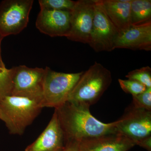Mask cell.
Segmentation results:
<instances>
[{"mask_svg": "<svg viewBox=\"0 0 151 151\" xmlns=\"http://www.w3.org/2000/svg\"><path fill=\"white\" fill-rule=\"evenodd\" d=\"M42 108H57L67 101L68 96L84 71L75 73L56 72L45 68Z\"/></svg>", "mask_w": 151, "mask_h": 151, "instance_id": "277c9868", "label": "cell"}, {"mask_svg": "<svg viewBox=\"0 0 151 151\" xmlns=\"http://www.w3.org/2000/svg\"><path fill=\"white\" fill-rule=\"evenodd\" d=\"M132 25H138L151 22V0H132Z\"/></svg>", "mask_w": 151, "mask_h": 151, "instance_id": "9a60e30c", "label": "cell"}, {"mask_svg": "<svg viewBox=\"0 0 151 151\" xmlns=\"http://www.w3.org/2000/svg\"><path fill=\"white\" fill-rule=\"evenodd\" d=\"M112 81L110 70L96 61L83 72L67 101L89 106L94 105L99 101Z\"/></svg>", "mask_w": 151, "mask_h": 151, "instance_id": "3957f363", "label": "cell"}, {"mask_svg": "<svg viewBox=\"0 0 151 151\" xmlns=\"http://www.w3.org/2000/svg\"><path fill=\"white\" fill-rule=\"evenodd\" d=\"M4 37L0 34V66L2 67H5V65L4 63L3 62L2 60V58L1 56V43L2 40Z\"/></svg>", "mask_w": 151, "mask_h": 151, "instance_id": "603a6c76", "label": "cell"}, {"mask_svg": "<svg viewBox=\"0 0 151 151\" xmlns=\"http://www.w3.org/2000/svg\"><path fill=\"white\" fill-rule=\"evenodd\" d=\"M40 9L70 11L73 8L76 1L71 0H39Z\"/></svg>", "mask_w": 151, "mask_h": 151, "instance_id": "e0dca14e", "label": "cell"}, {"mask_svg": "<svg viewBox=\"0 0 151 151\" xmlns=\"http://www.w3.org/2000/svg\"><path fill=\"white\" fill-rule=\"evenodd\" d=\"M118 48L151 50V22L138 25H132L120 32L114 45V50Z\"/></svg>", "mask_w": 151, "mask_h": 151, "instance_id": "7c38bea8", "label": "cell"}, {"mask_svg": "<svg viewBox=\"0 0 151 151\" xmlns=\"http://www.w3.org/2000/svg\"><path fill=\"white\" fill-rule=\"evenodd\" d=\"M136 145L145 149L148 151H151V135L139 141Z\"/></svg>", "mask_w": 151, "mask_h": 151, "instance_id": "7402d4cb", "label": "cell"}, {"mask_svg": "<svg viewBox=\"0 0 151 151\" xmlns=\"http://www.w3.org/2000/svg\"><path fill=\"white\" fill-rule=\"evenodd\" d=\"M36 27L41 32L51 37H66L70 30V11L40 9Z\"/></svg>", "mask_w": 151, "mask_h": 151, "instance_id": "30bf717a", "label": "cell"}, {"mask_svg": "<svg viewBox=\"0 0 151 151\" xmlns=\"http://www.w3.org/2000/svg\"><path fill=\"white\" fill-rule=\"evenodd\" d=\"M42 108L37 100L9 95L0 102V119L5 124L11 134L22 135Z\"/></svg>", "mask_w": 151, "mask_h": 151, "instance_id": "7a4b0ae2", "label": "cell"}, {"mask_svg": "<svg viewBox=\"0 0 151 151\" xmlns=\"http://www.w3.org/2000/svg\"><path fill=\"white\" fill-rule=\"evenodd\" d=\"M119 33L105 13L100 0H95L94 20L88 44L96 52L113 51Z\"/></svg>", "mask_w": 151, "mask_h": 151, "instance_id": "52a82bcc", "label": "cell"}, {"mask_svg": "<svg viewBox=\"0 0 151 151\" xmlns=\"http://www.w3.org/2000/svg\"><path fill=\"white\" fill-rule=\"evenodd\" d=\"M11 95L27 97L41 103L45 69L25 65L13 67Z\"/></svg>", "mask_w": 151, "mask_h": 151, "instance_id": "8992f818", "label": "cell"}, {"mask_svg": "<svg viewBox=\"0 0 151 151\" xmlns=\"http://www.w3.org/2000/svg\"><path fill=\"white\" fill-rule=\"evenodd\" d=\"M95 0H79L70 12V30L67 37L69 40L89 43L95 11Z\"/></svg>", "mask_w": 151, "mask_h": 151, "instance_id": "9c48e42d", "label": "cell"}, {"mask_svg": "<svg viewBox=\"0 0 151 151\" xmlns=\"http://www.w3.org/2000/svg\"><path fill=\"white\" fill-rule=\"evenodd\" d=\"M64 133L55 110L51 120L43 132L25 151H62L65 148Z\"/></svg>", "mask_w": 151, "mask_h": 151, "instance_id": "8fae6325", "label": "cell"}, {"mask_svg": "<svg viewBox=\"0 0 151 151\" xmlns=\"http://www.w3.org/2000/svg\"><path fill=\"white\" fill-rule=\"evenodd\" d=\"M13 72V68L8 69L0 66V102L6 96L11 95Z\"/></svg>", "mask_w": 151, "mask_h": 151, "instance_id": "2e32d148", "label": "cell"}, {"mask_svg": "<svg viewBox=\"0 0 151 151\" xmlns=\"http://www.w3.org/2000/svg\"><path fill=\"white\" fill-rule=\"evenodd\" d=\"M136 145L134 142L118 133H109L80 142V151H127Z\"/></svg>", "mask_w": 151, "mask_h": 151, "instance_id": "4fadbf2b", "label": "cell"}, {"mask_svg": "<svg viewBox=\"0 0 151 151\" xmlns=\"http://www.w3.org/2000/svg\"><path fill=\"white\" fill-rule=\"evenodd\" d=\"M116 122V132L136 145L142 139L151 135V111L135 108L132 105Z\"/></svg>", "mask_w": 151, "mask_h": 151, "instance_id": "ba28073f", "label": "cell"}, {"mask_svg": "<svg viewBox=\"0 0 151 151\" xmlns=\"http://www.w3.org/2000/svg\"><path fill=\"white\" fill-rule=\"evenodd\" d=\"M132 105L135 108L151 111V88L145 92L132 97Z\"/></svg>", "mask_w": 151, "mask_h": 151, "instance_id": "ffe728a7", "label": "cell"}, {"mask_svg": "<svg viewBox=\"0 0 151 151\" xmlns=\"http://www.w3.org/2000/svg\"><path fill=\"white\" fill-rule=\"evenodd\" d=\"M126 77L137 81L147 88H151V68L150 66H145L130 71Z\"/></svg>", "mask_w": 151, "mask_h": 151, "instance_id": "ac0fdd59", "label": "cell"}, {"mask_svg": "<svg viewBox=\"0 0 151 151\" xmlns=\"http://www.w3.org/2000/svg\"><path fill=\"white\" fill-rule=\"evenodd\" d=\"M118 81L122 90L132 94V97L142 93L147 88L144 84L132 79H119Z\"/></svg>", "mask_w": 151, "mask_h": 151, "instance_id": "d6986e66", "label": "cell"}, {"mask_svg": "<svg viewBox=\"0 0 151 151\" xmlns=\"http://www.w3.org/2000/svg\"><path fill=\"white\" fill-rule=\"evenodd\" d=\"M33 0H5L0 4V34L16 35L27 26Z\"/></svg>", "mask_w": 151, "mask_h": 151, "instance_id": "5b68a950", "label": "cell"}, {"mask_svg": "<svg viewBox=\"0 0 151 151\" xmlns=\"http://www.w3.org/2000/svg\"><path fill=\"white\" fill-rule=\"evenodd\" d=\"M90 106L66 101L55 108L60 123L64 133L65 144L70 141L80 142L88 138L117 132V122L103 123L92 116Z\"/></svg>", "mask_w": 151, "mask_h": 151, "instance_id": "6da1fadb", "label": "cell"}, {"mask_svg": "<svg viewBox=\"0 0 151 151\" xmlns=\"http://www.w3.org/2000/svg\"><path fill=\"white\" fill-rule=\"evenodd\" d=\"M105 13L119 33L132 26V0H100Z\"/></svg>", "mask_w": 151, "mask_h": 151, "instance_id": "5bb4252c", "label": "cell"}, {"mask_svg": "<svg viewBox=\"0 0 151 151\" xmlns=\"http://www.w3.org/2000/svg\"><path fill=\"white\" fill-rule=\"evenodd\" d=\"M80 142L72 141L67 142L65 144V148L62 151H80Z\"/></svg>", "mask_w": 151, "mask_h": 151, "instance_id": "44dd1931", "label": "cell"}]
</instances>
